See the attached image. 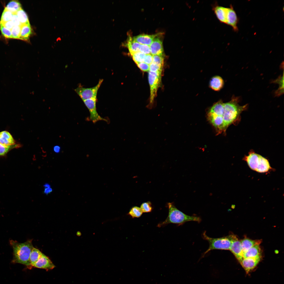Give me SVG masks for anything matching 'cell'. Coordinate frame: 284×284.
Returning <instances> with one entry per match:
<instances>
[{
  "instance_id": "obj_21",
  "label": "cell",
  "mask_w": 284,
  "mask_h": 284,
  "mask_svg": "<svg viewBox=\"0 0 284 284\" xmlns=\"http://www.w3.org/2000/svg\"><path fill=\"white\" fill-rule=\"evenodd\" d=\"M140 44L130 36H129L125 44V46L128 48L130 54L139 51Z\"/></svg>"
},
{
  "instance_id": "obj_10",
  "label": "cell",
  "mask_w": 284,
  "mask_h": 284,
  "mask_svg": "<svg viewBox=\"0 0 284 284\" xmlns=\"http://www.w3.org/2000/svg\"><path fill=\"white\" fill-rule=\"evenodd\" d=\"M212 9L219 21L227 24L229 8L216 4L213 6Z\"/></svg>"
},
{
  "instance_id": "obj_2",
  "label": "cell",
  "mask_w": 284,
  "mask_h": 284,
  "mask_svg": "<svg viewBox=\"0 0 284 284\" xmlns=\"http://www.w3.org/2000/svg\"><path fill=\"white\" fill-rule=\"evenodd\" d=\"M239 98L233 96L229 102L224 103V111L221 118L223 119L225 130L230 125L235 122L241 112L246 110L247 105L240 106L239 104Z\"/></svg>"
},
{
  "instance_id": "obj_27",
  "label": "cell",
  "mask_w": 284,
  "mask_h": 284,
  "mask_svg": "<svg viewBox=\"0 0 284 284\" xmlns=\"http://www.w3.org/2000/svg\"><path fill=\"white\" fill-rule=\"evenodd\" d=\"M130 54L132 57L133 60L136 64L144 62L145 54L140 51L136 52Z\"/></svg>"
},
{
  "instance_id": "obj_37",
  "label": "cell",
  "mask_w": 284,
  "mask_h": 284,
  "mask_svg": "<svg viewBox=\"0 0 284 284\" xmlns=\"http://www.w3.org/2000/svg\"><path fill=\"white\" fill-rule=\"evenodd\" d=\"M11 21L14 26H22L16 13L13 14Z\"/></svg>"
},
{
  "instance_id": "obj_33",
  "label": "cell",
  "mask_w": 284,
  "mask_h": 284,
  "mask_svg": "<svg viewBox=\"0 0 284 284\" xmlns=\"http://www.w3.org/2000/svg\"><path fill=\"white\" fill-rule=\"evenodd\" d=\"M153 62L163 68L164 64V58L162 56L153 55Z\"/></svg>"
},
{
  "instance_id": "obj_3",
  "label": "cell",
  "mask_w": 284,
  "mask_h": 284,
  "mask_svg": "<svg viewBox=\"0 0 284 284\" xmlns=\"http://www.w3.org/2000/svg\"><path fill=\"white\" fill-rule=\"evenodd\" d=\"M167 205L169 210L168 215L164 221L158 224V227L164 226L170 223L180 226L188 221H194L200 223L201 221V219L199 217L188 215L180 211L173 202H169Z\"/></svg>"
},
{
  "instance_id": "obj_29",
  "label": "cell",
  "mask_w": 284,
  "mask_h": 284,
  "mask_svg": "<svg viewBox=\"0 0 284 284\" xmlns=\"http://www.w3.org/2000/svg\"><path fill=\"white\" fill-rule=\"evenodd\" d=\"M13 14L5 8L2 13L0 22H5L11 20Z\"/></svg>"
},
{
  "instance_id": "obj_32",
  "label": "cell",
  "mask_w": 284,
  "mask_h": 284,
  "mask_svg": "<svg viewBox=\"0 0 284 284\" xmlns=\"http://www.w3.org/2000/svg\"><path fill=\"white\" fill-rule=\"evenodd\" d=\"M0 29L2 34L5 37L8 38H12L11 30L4 27L0 23Z\"/></svg>"
},
{
  "instance_id": "obj_1",
  "label": "cell",
  "mask_w": 284,
  "mask_h": 284,
  "mask_svg": "<svg viewBox=\"0 0 284 284\" xmlns=\"http://www.w3.org/2000/svg\"><path fill=\"white\" fill-rule=\"evenodd\" d=\"M10 244L13 250L12 261L26 266L30 268L32 267L31 264L29 257L34 247L31 240L20 243L13 240L9 241Z\"/></svg>"
},
{
  "instance_id": "obj_15",
  "label": "cell",
  "mask_w": 284,
  "mask_h": 284,
  "mask_svg": "<svg viewBox=\"0 0 284 284\" xmlns=\"http://www.w3.org/2000/svg\"><path fill=\"white\" fill-rule=\"evenodd\" d=\"M159 34L153 35L142 34L134 37L133 39L140 44L150 45Z\"/></svg>"
},
{
  "instance_id": "obj_35",
  "label": "cell",
  "mask_w": 284,
  "mask_h": 284,
  "mask_svg": "<svg viewBox=\"0 0 284 284\" xmlns=\"http://www.w3.org/2000/svg\"><path fill=\"white\" fill-rule=\"evenodd\" d=\"M139 51L145 55L150 54L151 53L150 46L145 44H140L139 48Z\"/></svg>"
},
{
  "instance_id": "obj_38",
  "label": "cell",
  "mask_w": 284,
  "mask_h": 284,
  "mask_svg": "<svg viewBox=\"0 0 284 284\" xmlns=\"http://www.w3.org/2000/svg\"><path fill=\"white\" fill-rule=\"evenodd\" d=\"M153 55L150 54H146L144 58V62L148 65L150 64L153 62Z\"/></svg>"
},
{
  "instance_id": "obj_12",
  "label": "cell",
  "mask_w": 284,
  "mask_h": 284,
  "mask_svg": "<svg viewBox=\"0 0 284 284\" xmlns=\"http://www.w3.org/2000/svg\"><path fill=\"white\" fill-rule=\"evenodd\" d=\"M34 267L45 270L52 269L55 266L49 258L43 253L34 265Z\"/></svg>"
},
{
  "instance_id": "obj_34",
  "label": "cell",
  "mask_w": 284,
  "mask_h": 284,
  "mask_svg": "<svg viewBox=\"0 0 284 284\" xmlns=\"http://www.w3.org/2000/svg\"><path fill=\"white\" fill-rule=\"evenodd\" d=\"M163 68L152 62L150 64L149 70L151 72L161 73Z\"/></svg>"
},
{
  "instance_id": "obj_7",
  "label": "cell",
  "mask_w": 284,
  "mask_h": 284,
  "mask_svg": "<svg viewBox=\"0 0 284 284\" xmlns=\"http://www.w3.org/2000/svg\"><path fill=\"white\" fill-rule=\"evenodd\" d=\"M161 73L149 71L148 80L150 88V103H153L154 98L156 94L158 88L160 86L161 78Z\"/></svg>"
},
{
  "instance_id": "obj_14",
  "label": "cell",
  "mask_w": 284,
  "mask_h": 284,
  "mask_svg": "<svg viewBox=\"0 0 284 284\" xmlns=\"http://www.w3.org/2000/svg\"><path fill=\"white\" fill-rule=\"evenodd\" d=\"M238 18L235 11L231 5L229 8L227 24L231 26L235 31L238 30L237 27Z\"/></svg>"
},
{
  "instance_id": "obj_13",
  "label": "cell",
  "mask_w": 284,
  "mask_h": 284,
  "mask_svg": "<svg viewBox=\"0 0 284 284\" xmlns=\"http://www.w3.org/2000/svg\"><path fill=\"white\" fill-rule=\"evenodd\" d=\"M156 37L149 46L151 53L153 55L162 56L164 50L162 40L160 38Z\"/></svg>"
},
{
  "instance_id": "obj_6",
  "label": "cell",
  "mask_w": 284,
  "mask_h": 284,
  "mask_svg": "<svg viewBox=\"0 0 284 284\" xmlns=\"http://www.w3.org/2000/svg\"><path fill=\"white\" fill-rule=\"evenodd\" d=\"M103 81V79H100L96 85L91 88H85L79 85L74 90L83 101L92 98H97L98 90Z\"/></svg>"
},
{
  "instance_id": "obj_28",
  "label": "cell",
  "mask_w": 284,
  "mask_h": 284,
  "mask_svg": "<svg viewBox=\"0 0 284 284\" xmlns=\"http://www.w3.org/2000/svg\"><path fill=\"white\" fill-rule=\"evenodd\" d=\"M283 74L282 76L280 77L275 80L274 82L279 84V87L275 92V95L277 96H280L283 93Z\"/></svg>"
},
{
  "instance_id": "obj_23",
  "label": "cell",
  "mask_w": 284,
  "mask_h": 284,
  "mask_svg": "<svg viewBox=\"0 0 284 284\" xmlns=\"http://www.w3.org/2000/svg\"><path fill=\"white\" fill-rule=\"evenodd\" d=\"M42 253L38 249L33 247L30 253L29 260L32 266L35 264L41 257Z\"/></svg>"
},
{
  "instance_id": "obj_39",
  "label": "cell",
  "mask_w": 284,
  "mask_h": 284,
  "mask_svg": "<svg viewBox=\"0 0 284 284\" xmlns=\"http://www.w3.org/2000/svg\"><path fill=\"white\" fill-rule=\"evenodd\" d=\"M2 25L7 28L11 30L14 26L11 20L3 23L0 22Z\"/></svg>"
},
{
  "instance_id": "obj_24",
  "label": "cell",
  "mask_w": 284,
  "mask_h": 284,
  "mask_svg": "<svg viewBox=\"0 0 284 284\" xmlns=\"http://www.w3.org/2000/svg\"><path fill=\"white\" fill-rule=\"evenodd\" d=\"M21 25L30 24L27 14L21 8L16 13Z\"/></svg>"
},
{
  "instance_id": "obj_4",
  "label": "cell",
  "mask_w": 284,
  "mask_h": 284,
  "mask_svg": "<svg viewBox=\"0 0 284 284\" xmlns=\"http://www.w3.org/2000/svg\"><path fill=\"white\" fill-rule=\"evenodd\" d=\"M243 160L251 169L258 173H267L273 170L267 159L254 152H250L248 155L245 156Z\"/></svg>"
},
{
  "instance_id": "obj_19",
  "label": "cell",
  "mask_w": 284,
  "mask_h": 284,
  "mask_svg": "<svg viewBox=\"0 0 284 284\" xmlns=\"http://www.w3.org/2000/svg\"><path fill=\"white\" fill-rule=\"evenodd\" d=\"M241 242L244 254L253 246L256 245H259L261 242V240H253L248 238H245L241 240Z\"/></svg>"
},
{
  "instance_id": "obj_9",
  "label": "cell",
  "mask_w": 284,
  "mask_h": 284,
  "mask_svg": "<svg viewBox=\"0 0 284 284\" xmlns=\"http://www.w3.org/2000/svg\"><path fill=\"white\" fill-rule=\"evenodd\" d=\"M229 250L233 254L239 262L243 258V252L241 241L233 235H232V243Z\"/></svg>"
},
{
  "instance_id": "obj_18",
  "label": "cell",
  "mask_w": 284,
  "mask_h": 284,
  "mask_svg": "<svg viewBox=\"0 0 284 284\" xmlns=\"http://www.w3.org/2000/svg\"><path fill=\"white\" fill-rule=\"evenodd\" d=\"M261 257V248L259 245H257L253 246L244 253L243 258Z\"/></svg>"
},
{
  "instance_id": "obj_16",
  "label": "cell",
  "mask_w": 284,
  "mask_h": 284,
  "mask_svg": "<svg viewBox=\"0 0 284 284\" xmlns=\"http://www.w3.org/2000/svg\"><path fill=\"white\" fill-rule=\"evenodd\" d=\"M0 143L6 146H9L16 144L11 134L6 131L0 132Z\"/></svg>"
},
{
  "instance_id": "obj_8",
  "label": "cell",
  "mask_w": 284,
  "mask_h": 284,
  "mask_svg": "<svg viewBox=\"0 0 284 284\" xmlns=\"http://www.w3.org/2000/svg\"><path fill=\"white\" fill-rule=\"evenodd\" d=\"M97 98H93L83 101L89 112V119L94 123L100 120L107 121V120L101 116L97 112Z\"/></svg>"
},
{
  "instance_id": "obj_17",
  "label": "cell",
  "mask_w": 284,
  "mask_h": 284,
  "mask_svg": "<svg viewBox=\"0 0 284 284\" xmlns=\"http://www.w3.org/2000/svg\"><path fill=\"white\" fill-rule=\"evenodd\" d=\"M224 82L222 78L219 76L213 77L209 82V86L212 90L215 91H219L222 88Z\"/></svg>"
},
{
  "instance_id": "obj_5",
  "label": "cell",
  "mask_w": 284,
  "mask_h": 284,
  "mask_svg": "<svg viewBox=\"0 0 284 284\" xmlns=\"http://www.w3.org/2000/svg\"><path fill=\"white\" fill-rule=\"evenodd\" d=\"M206 232L202 234L203 239L209 242L208 249L203 255L202 257L209 251L214 250H229L232 241V235L218 238L210 237L206 235Z\"/></svg>"
},
{
  "instance_id": "obj_36",
  "label": "cell",
  "mask_w": 284,
  "mask_h": 284,
  "mask_svg": "<svg viewBox=\"0 0 284 284\" xmlns=\"http://www.w3.org/2000/svg\"><path fill=\"white\" fill-rule=\"evenodd\" d=\"M136 64L138 67L143 71L147 72L149 70V65L144 62L138 63Z\"/></svg>"
},
{
  "instance_id": "obj_20",
  "label": "cell",
  "mask_w": 284,
  "mask_h": 284,
  "mask_svg": "<svg viewBox=\"0 0 284 284\" xmlns=\"http://www.w3.org/2000/svg\"><path fill=\"white\" fill-rule=\"evenodd\" d=\"M32 32V29L30 24L22 25L19 39L25 41H29Z\"/></svg>"
},
{
  "instance_id": "obj_40",
  "label": "cell",
  "mask_w": 284,
  "mask_h": 284,
  "mask_svg": "<svg viewBox=\"0 0 284 284\" xmlns=\"http://www.w3.org/2000/svg\"><path fill=\"white\" fill-rule=\"evenodd\" d=\"M52 191V188L50 187H45L44 193L46 195L50 193Z\"/></svg>"
},
{
  "instance_id": "obj_30",
  "label": "cell",
  "mask_w": 284,
  "mask_h": 284,
  "mask_svg": "<svg viewBox=\"0 0 284 284\" xmlns=\"http://www.w3.org/2000/svg\"><path fill=\"white\" fill-rule=\"evenodd\" d=\"M140 208L144 213L151 212L153 209L151 203L149 201L142 203L140 205Z\"/></svg>"
},
{
  "instance_id": "obj_25",
  "label": "cell",
  "mask_w": 284,
  "mask_h": 284,
  "mask_svg": "<svg viewBox=\"0 0 284 284\" xmlns=\"http://www.w3.org/2000/svg\"><path fill=\"white\" fill-rule=\"evenodd\" d=\"M143 213L140 207L135 206L130 209L128 215L133 218H139L142 215Z\"/></svg>"
},
{
  "instance_id": "obj_41",
  "label": "cell",
  "mask_w": 284,
  "mask_h": 284,
  "mask_svg": "<svg viewBox=\"0 0 284 284\" xmlns=\"http://www.w3.org/2000/svg\"><path fill=\"white\" fill-rule=\"evenodd\" d=\"M60 147L58 145L54 146L53 149L54 151L56 153H59L60 151Z\"/></svg>"
},
{
  "instance_id": "obj_11",
  "label": "cell",
  "mask_w": 284,
  "mask_h": 284,
  "mask_svg": "<svg viewBox=\"0 0 284 284\" xmlns=\"http://www.w3.org/2000/svg\"><path fill=\"white\" fill-rule=\"evenodd\" d=\"M261 258L259 257L243 258L239 262L246 271L248 272L256 266Z\"/></svg>"
},
{
  "instance_id": "obj_22",
  "label": "cell",
  "mask_w": 284,
  "mask_h": 284,
  "mask_svg": "<svg viewBox=\"0 0 284 284\" xmlns=\"http://www.w3.org/2000/svg\"><path fill=\"white\" fill-rule=\"evenodd\" d=\"M22 8L20 3L17 1L12 0L7 4L5 8L13 14L16 13Z\"/></svg>"
},
{
  "instance_id": "obj_26",
  "label": "cell",
  "mask_w": 284,
  "mask_h": 284,
  "mask_svg": "<svg viewBox=\"0 0 284 284\" xmlns=\"http://www.w3.org/2000/svg\"><path fill=\"white\" fill-rule=\"evenodd\" d=\"M20 146L21 145L17 144L9 146H6L0 143V156H4L11 150Z\"/></svg>"
},
{
  "instance_id": "obj_31",
  "label": "cell",
  "mask_w": 284,
  "mask_h": 284,
  "mask_svg": "<svg viewBox=\"0 0 284 284\" xmlns=\"http://www.w3.org/2000/svg\"><path fill=\"white\" fill-rule=\"evenodd\" d=\"M21 26L13 27L11 30L12 38L19 39L21 32Z\"/></svg>"
},
{
  "instance_id": "obj_42",
  "label": "cell",
  "mask_w": 284,
  "mask_h": 284,
  "mask_svg": "<svg viewBox=\"0 0 284 284\" xmlns=\"http://www.w3.org/2000/svg\"><path fill=\"white\" fill-rule=\"evenodd\" d=\"M45 187H50V186L48 184H46L44 185Z\"/></svg>"
}]
</instances>
